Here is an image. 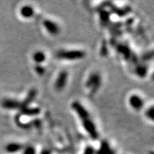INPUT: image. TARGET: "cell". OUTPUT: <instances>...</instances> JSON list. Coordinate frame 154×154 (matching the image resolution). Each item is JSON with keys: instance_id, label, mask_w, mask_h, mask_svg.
Returning <instances> with one entry per match:
<instances>
[{"instance_id": "e0dca14e", "label": "cell", "mask_w": 154, "mask_h": 154, "mask_svg": "<svg viewBox=\"0 0 154 154\" xmlns=\"http://www.w3.org/2000/svg\"><path fill=\"white\" fill-rule=\"evenodd\" d=\"M36 93H37V92H36V89L31 90V91H29V95L27 96V98H26V100H25V102H24V104H23V106H25L28 105L29 103H31V102L33 101V100L35 99V97L36 96Z\"/></svg>"}, {"instance_id": "7402d4cb", "label": "cell", "mask_w": 154, "mask_h": 154, "mask_svg": "<svg viewBox=\"0 0 154 154\" xmlns=\"http://www.w3.org/2000/svg\"><path fill=\"white\" fill-rule=\"evenodd\" d=\"M94 153H95V151H94V148L92 147V146H87L83 154H94Z\"/></svg>"}, {"instance_id": "44dd1931", "label": "cell", "mask_w": 154, "mask_h": 154, "mask_svg": "<svg viewBox=\"0 0 154 154\" xmlns=\"http://www.w3.org/2000/svg\"><path fill=\"white\" fill-rule=\"evenodd\" d=\"M35 71L38 75H40V76H42V75H44V73H45V69H44V67L42 66L41 65H36L35 66Z\"/></svg>"}, {"instance_id": "9c48e42d", "label": "cell", "mask_w": 154, "mask_h": 154, "mask_svg": "<svg viewBox=\"0 0 154 154\" xmlns=\"http://www.w3.org/2000/svg\"><path fill=\"white\" fill-rule=\"evenodd\" d=\"M21 14L24 18H31L34 14V9L29 6H25L21 9Z\"/></svg>"}, {"instance_id": "7c38bea8", "label": "cell", "mask_w": 154, "mask_h": 154, "mask_svg": "<svg viewBox=\"0 0 154 154\" xmlns=\"http://www.w3.org/2000/svg\"><path fill=\"white\" fill-rule=\"evenodd\" d=\"M23 113L27 116H36L40 113V109L38 108H26L23 109Z\"/></svg>"}, {"instance_id": "603a6c76", "label": "cell", "mask_w": 154, "mask_h": 154, "mask_svg": "<svg viewBox=\"0 0 154 154\" xmlns=\"http://www.w3.org/2000/svg\"><path fill=\"white\" fill-rule=\"evenodd\" d=\"M41 154H51V150H49V149H44L42 151Z\"/></svg>"}, {"instance_id": "52a82bcc", "label": "cell", "mask_w": 154, "mask_h": 154, "mask_svg": "<svg viewBox=\"0 0 154 154\" xmlns=\"http://www.w3.org/2000/svg\"><path fill=\"white\" fill-rule=\"evenodd\" d=\"M67 79H68V73L66 71H62L59 73L54 84L56 89L59 90V91L62 90L66 86Z\"/></svg>"}, {"instance_id": "7a4b0ae2", "label": "cell", "mask_w": 154, "mask_h": 154, "mask_svg": "<svg viewBox=\"0 0 154 154\" xmlns=\"http://www.w3.org/2000/svg\"><path fill=\"white\" fill-rule=\"evenodd\" d=\"M101 84V77L98 73H92L86 82V88H89L92 95L95 94Z\"/></svg>"}, {"instance_id": "ac0fdd59", "label": "cell", "mask_w": 154, "mask_h": 154, "mask_svg": "<svg viewBox=\"0 0 154 154\" xmlns=\"http://www.w3.org/2000/svg\"><path fill=\"white\" fill-rule=\"evenodd\" d=\"M109 7L111 8V10L113 11V12H114L115 14H116L117 15H119V16H124V15L126 14L127 13V11L126 9V10H124V9H119L118 7H116L115 6L113 5H110L109 6Z\"/></svg>"}, {"instance_id": "4fadbf2b", "label": "cell", "mask_w": 154, "mask_h": 154, "mask_svg": "<svg viewBox=\"0 0 154 154\" xmlns=\"http://www.w3.org/2000/svg\"><path fill=\"white\" fill-rule=\"evenodd\" d=\"M148 72L147 67L144 65H140V66H138L136 69V75H138V76L141 77V78H143L146 76Z\"/></svg>"}, {"instance_id": "2e32d148", "label": "cell", "mask_w": 154, "mask_h": 154, "mask_svg": "<svg viewBox=\"0 0 154 154\" xmlns=\"http://www.w3.org/2000/svg\"><path fill=\"white\" fill-rule=\"evenodd\" d=\"M100 19L101 22L103 24H107V22L109 21V12L105 10L100 11Z\"/></svg>"}, {"instance_id": "d4e9b609", "label": "cell", "mask_w": 154, "mask_h": 154, "mask_svg": "<svg viewBox=\"0 0 154 154\" xmlns=\"http://www.w3.org/2000/svg\"><path fill=\"white\" fill-rule=\"evenodd\" d=\"M152 79H154V73H153V76H152Z\"/></svg>"}, {"instance_id": "5b68a950", "label": "cell", "mask_w": 154, "mask_h": 154, "mask_svg": "<svg viewBox=\"0 0 154 154\" xmlns=\"http://www.w3.org/2000/svg\"><path fill=\"white\" fill-rule=\"evenodd\" d=\"M128 103L132 107V109H134L136 111L141 110L144 106V104H145L143 98H141L137 94H133L131 96L129 99H128Z\"/></svg>"}, {"instance_id": "5bb4252c", "label": "cell", "mask_w": 154, "mask_h": 154, "mask_svg": "<svg viewBox=\"0 0 154 154\" xmlns=\"http://www.w3.org/2000/svg\"><path fill=\"white\" fill-rule=\"evenodd\" d=\"M33 59L36 63H42L45 61L46 56L42 51H37V52L34 54Z\"/></svg>"}, {"instance_id": "3957f363", "label": "cell", "mask_w": 154, "mask_h": 154, "mask_svg": "<svg viewBox=\"0 0 154 154\" xmlns=\"http://www.w3.org/2000/svg\"><path fill=\"white\" fill-rule=\"evenodd\" d=\"M82 125L84 129L88 133L92 139L96 140L99 138V134H98L97 129H96L95 124L91 120V118H88L82 121Z\"/></svg>"}, {"instance_id": "d6986e66", "label": "cell", "mask_w": 154, "mask_h": 154, "mask_svg": "<svg viewBox=\"0 0 154 154\" xmlns=\"http://www.w3.org/2000/svg\"><path fill=\"white\" fill-rule=\"evenodd\" d=\"M19 106V103L17 101H13V100H8V101H6L5 103V106L9 108V109H15L17 108Z\"/></svg>"}, {"instance_id": "ba28073f", "label": "cell", "mask_w": 154, "mask_h": 154, "mask_svg": "<svg viewBox=\"0 0 154 154\" xmlns=\"http://www.w3.org/2000/svg\"><path fill=\"white\" fill-rule=\"evenodd\" d=\"M117 51H118L119 53L124 55V58L126 59H130V58H131V57H132V53L130 49L125 45H121V44L119 45L117 47Z\"/></svg>"}, {"instance_id": "277c9868", "label": "cell", "mask_w": 154, "mask_h": 154, "mask_svg": "<svg viewBox=\"0 0 154 154\" xmlns=\"http://www.w3.org/2000/svg\"><path fill=\"white\" fill-rule=\"evenodd\" d=\"M72 107L75 112L77 113L81 120H84L88 118H90L89 113L85 109V107L79 101H74L72 104Z\"/></svg>"}, {"instance_id": "ffe728a7", "label": "cell", "mask_w": 154, "mask_h": 154, "mask_svg": "<svg viewBox=\"0 0 154 154\" xmlns=\"http://www.w3.org/2000/svg\"><path fill=\"white\" fill-rule=\"evenodd\" d=\"M36 153V150L33 146H27L26 149H24V154H35Z\"/></svg>"}, {"instance_id": "6da1fadb", "label": "cell", "mask_w": 154, "mask_h": 154, "mask_svg": "<svg viewBox=\"0 0 154 154\" xmlns=\"http://www.w3.org/2000/svg\"><path fill=\"white\" fill-rule=\"evenodd\" d=\"M86 53L80 50H61L57 53V57L59 59L64 60H79L84 59Z\"/></svg>"}, {"instance_id": "9a60e30c", "label": "cell", "mask_w": 154, "mask_h": 154, "mask_svg": "<svg viewBox=\"0 0 154 154\" xmlns=\"http://www.w3.org/2000/svg\"><path fill=\"white\" fill-rule=\"evenodd\" d=\"M145 116L149 120L154 122V104L148 108L145 111Z\"/></svg>"}, {"instance_id": "8fae6325", "label": "cell", "mask_w": 154, "mask_h": 154, "mask_svg": "<svg viewBox=\"0 0 154 154\" xmlns=\"http://www.w3.org/2000/svg\"><path fill=\"white\" fill-rule=\"evenodd\" d=\"M23 146L19 143H10L7 146L6 149L9 153H15L22 150Z\"/></svg>"}, {"instance_id": "cb8c5ba5", "label": "cell", "mask_w": 154, "mask_h": 154, "mask_svg": "<svg viewBox=\"0 0 154 154\" xmlns=\"http://www.w3.org/2000/svg\"><path fill=\"white\" fill-rule=\"evenodd\" d=\"M109 154H115V153H114V151H113V150H111V152H110V153H109Z\"/></svg>"}, {"instance_id": "8992f818", "label": "cell", "mask_w": 154, "mask_h": 154, "mask_svg": "<svg viewBox=\"0 0 154 154\" xmlns=\"http://www.w3.org/2000/svg\"><path fill=\"white\" fill-rule=\"evenodd\" d=\"M43 25L46 29L51 35H58L60 32V27L57 23L49 19H45L43 22Z\"/></svg>"}, {"instance_id": "30bf717a", "label": "cell", "mask_w": 154, "mask_h": 154, "mask_svg": "<svg viewBox=\"0 0 154 154\" xmlns=\"http://www.w3.org/2000/svg\"><path fill=\"white\" fill-rule=\"evenodd\" d=\"M111 151L109 144L106 140H103L101 143L100 149L96 152V154H109Z\"/></svg>"}]
</instances>
